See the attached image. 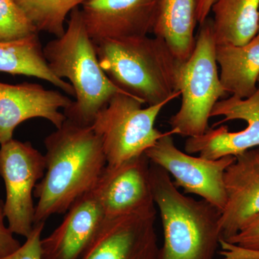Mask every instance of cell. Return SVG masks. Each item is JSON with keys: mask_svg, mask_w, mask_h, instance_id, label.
Segmentation results:
<instances>
[{"mask_svg": "<svg viewBox=\"0 0 259 259\" xmlns=\"http://www.w3.org/2000/svg\"><path fill=\"white\" fill-rule=\"evenodd\" d=\"M46 171L45 156L30 142L0 145V176L6 189L3 212L13 234L28 238L34 227V190Z\"/></svg>", "mask_w": 259, "mask_h": 259, "instance_id": "52a82bcc", "label": "cell"}, {"mask_svg": "<svg viewBox=\"0 0 259 259\" xmlns=\"http://www.w3.org/2000/svg\"><path fill=\"white\" fill-rule=\"evenodd\" d=\"M212 20L201 24L190 57L181 65L178 90L182 96L179 111L168 121L174 135L197 137L209 129L213 107L228 93L220 80Z\"/></svg>", "mask_w": 259, "mask_h": 259, "instance_id": "5b68a950", "label": "cell"}, {"mask_svg": "<svg viewBox=\"0 0 259 259\" xmlns=\"http://www.w3.org/2000/svg\"><path fill=\"white\" fill-rule=\"evenodd\" d=\"M44 54L51 71L59 79H69L74 88L76 100L64 113L66 119L78 125L92 126L98 112L112 97L125 93L102 69L79 8L70 13L64 35L48 42Z\"/></svg>", "mask_w": 259, "mask_h": 259, "instance_id": "3957f363", "label": "cell"}, {"mask_svg": "<svg viewBox=\"0 0 259 259\" xmlns=\"http://www.w3.org/2000/svg\"><path fill=\"white\" fill-rule=\"evenodd\" d=\"M72 102L60 92L46 90L39 83L0 81V145L13 139L15 128L30 119H46L59 128L66 120L60 110Z\"/></svg>", "mask_w": 259, "mask_h": 259, "instance_id": "7c38bea8", "label": "cell"}, {"mask_svg": "<svg viewBox=\"0 0 259 259\" xmlns=\"http://www.w3.org/2000/svg\"><path fill=\"white\" fill-rule=\"evenodd\" d=\"M173 135L171 131L166 132L145 154L172 175L177 187H182L185 193L199 196L222 212L227 203L225 171L236 156L211 160L191 156L177 148Z\"/></svg>", "mask_w": 259, "mask_h": 259, "instance_id": "ba28073f", "label": "cell"}, {"mask_svg": "<svg viewBox=\"0 0 259 259\" xmlns=\"http://www.w3.org/2000/svg\"><path fill=\"white\" fill-rule=\"evenodd\" d=\"M150 181L163 229L158 259H213L221 240V211L177 190L170 175L151 162Z\"/></svg>", "mask_w": 259, "mask_h": 259, "instance_id": "277c9868", "label": "cell"}, {"mask_svg": "<svg viewBox=\"0 0 259 259\" xmlns=\"http://www.w3.org/2000/svg\"><path fill=\"white\" fill-rule=\"evenodd\" d=\"M0 72L33 76L49 81L71 96L75 95L71 83L51 71L39 33L14 41H0Z\"/></svg>", "mask_w": 259, "mask_h": 259, "instance_id": "ac0fdd59", "label": "cell"}, {"mask_svg": "<svg viewBox=\"0 0 259 259\" xmlns=\"http://www.w3.org/2000/svg\"><path fill=\"white\" fill-rule=\"evenodd\" d=\"M169 102L143 108L144 102L128 94L112 97L92 125L101 140L107 166H117L144 154L166 134L155 127V122Z\"/></svg>", "mask_w": 259, "mask_h": 259, "instance_id": "8992f818", "label": "cell"}, {"mask_svg": "<svg viewBox=\"0 0 259 259\" xmlns=\"http://www.w3.org/2000/svg\"><path fill=\"white\" fill-rule=\"evenodd\" d=\"M37 33L14 0H0V41H14Z\"/></svg>", "mask_w": 259, "mask_h": 259, "instance_id": "7402d4cb", "label": "cell"}, {"mask_svg": "<svg viewBox=\"0 0 259 259\" xmlns=\"http://www.w3.org/2000/svg\"><path fill=\"white\" fill-rule=\"evenodd\" d=\"M3 204L4 202L0 199V258L11 254L21 245L9 228L5 226Z\"/></svg>", "mask_w": 259, "mask_h": 259, "instance_id": "cb8c5ba5", "label": "cell"}, {"mask_svg": "<svg viewBox=\"0 0 259 259\" xmlns=\"http://www.w3.org/2000/svg\"><path fill=\"white\" fill-rule=\"evenodd\" d=\"M102 69L121 91L148 106L180 96L182 63L160 38L145 36L95 42Z\"/></svg>", "mask_w": 259, "mask_h": 259, "instance_id": "7a4b0ae2", "label": "cell"}, {"mask_svg": "<svg viewBox=\"0 0 259 259\" xmlns=\"http://www.w3.org/2000/svg\"><path fill=\"white\" fill-rule=\"evenodd\" d=\"M161 0H88L81 10L94 42L153 32Z\"/></svg>", "mask_w": 259, "mask_h": 259, "instance_id": "8fae6325", "label": "cell"}, {"mask_svg": "<svg viewBox=\"0 0 259 259\" xmlns=\"http://www.w3.org/2000/svg\"><path fill=\"white\" fill-rule=\"evenodd\" d=\"M44 145L46 171L34 190L37 199L34 226L67 212L95 188L107 166L101 140L92 126L66 119Z\"/></svg>", "mask_w": 259, "mask_h": 259, "instance_id": "6da1fadb", "label": "cell"}, {"mask_svg": "<svg viewBox=\"0 0 259 259\" xmlns=\"http://www.w3.org/2000/svg\"><path fill=\"white\" fill-rule=\"evenodd\" d=\"M220 80L228 95L246 99L258 88L259 32L243 46L216 45Z\"/></svg>", "mask_w": 259, "mask_h": 259, "instance_id": "2e32d148", "label": "cell"}, {"mask_svg": "<svg viewBox=\"0 0 259 259\" xmlns=\"http://www.w3.org/2000/svg\"><path fill=\"white\" fill-rule=\"evenodd\" d=\"M223 116L213 127L228 121L241 120L247 122L245 129L229 132L227 126L209 128L202 136L189 137L185 150L189 154L198 153L200 157L216 160L225 156H236L259 146V78L258 88L246 99L231 96L219 100L213 107L210 117Z\"/></svg>", "mask_w": 259, "mask_h": 259, "instance_id": "9c48e42d", "label": "cell"}, {"mask_svg": "<svg viewBox=\"0 0 259 259\" xmlns=\"http://www.w3.org/2000/svg\"><path fill=\"white\" fill-rule=\"evenodd\" d=\"M149 161L141 155L115 166H107L94 189L107 218L155 207Z\"/></svg>", "mask_w": 259, "mask_h": 259, "instance_id": "4fadbf2b", "label": "cell"}, {"mask_svg": "<svg viewBox=\"0 0 259 259\" xmlns=\"http://www.w3.org/2000/svg\"><path fill=\"white\" fill-rule=\"evenodd\" d=\"M216 0H196L197 23L202 24L208 18L213 4Z\"/></svg>", "mask_w": 259, "mask_h": 259, "instance_id": "d4e9b609", "label": "cell"}, {"mask_svg": "<svg viewBox=\"0 0 259 259\" xmlns=\"http://www.w3.org/2000/svg\"><path fill=\"white\" fill-rule=\"evenodd\" d=\"M155 207L110 218L81 259H158Z\"/></svg>", "mask_w": 259, "mask_h": 259, "instance_id": "30bf717a", "label": "cell"}, {"mask_svg": "<svg viewBox=\"0 0 259 259\" xmlns=\"http://www.w3.org/2000/svg\"><path fill=\"white\" fill-rule=\"evenodd\" d=\"M45 223L35 224L26 241L11 254L0 259H42V233Z\"/></svg>", "mask_w": 259, "mask_h": 259, "instance_id": "603a6c76", "label": "cell"}, {"mask_svg": "<svg viewBox=\"0 0 259 259\" xmlns=\"http://www.w3.org/2000/svg\"><path fill=\"white\" fill-rule=\"evenodd\" d=\"M227 203L221 212V240L236 235L259 214V146L236 156L224 175Z\"/></svg>", "mask_w": 259, "mask_h": 259, "instance_id": "9a60e30c", "label": "cell"}, {"mask_svg": "<svg viewBox=\"0 0 259 259\" xmlns=\"http://www.w3.org/2000/svg\"><path fill=\"white\" fill-rule=\"evenodd\" d=\"M220 246L223 259H259V214Z\"/></svg>", "mask_w": 259, "mask_h": 259, "instance_id": "44dd1931", "label": "cell"}, {"mask_svg": "<svg viewBox=\"0 0 259 259\" xmlns=\"http://www.w3.org/2000/svg\"><path fill=\"white\" fill-rule=\"evenodd\" d=\"M196 0H161L153 32L163 39L181 62L193 52L197 25Z\"/></svg>", "mask_w": 259, "mask_h": 259, "instance_id": "e0dca14e", "label": "cell"}, {"mask_svg": "<svg viewBox=\"0 0 259 259\" xmlns=\"http://www.w3.org/2000/svg\"><path fill=\"white\" fill-rule=\"evenodd\" d=\"M107 218L92 190L66 212L60 226L41 240L42 259H81Z\"/></svg>", "mask_w": 259, "mask_h": 259, "instance_id": "5bb4252c", "label": "cell"}, {"mask_svg": "<svg viewBox=\"0 0 259 259\" xmlns=\"http://www.w3.org/2000/svg\"><path fill=\"white\" fill-rule=\"evenodd\" d=\"M211 11L216 45H245L258 34L259 0H216Z\"/></svg>", "mask_w": 259, "mask_h": 259, "instance_id": "d6986e66", "label": "cell"}, {"mask_svg": "<svg viewBox=\"0 0 259 259\" xmlns=\"http://www.w3.org/2000/svg\"><path fill=\"white\" fill-rule=\"evenodd\" d=\"M37 32L64 35L66 17L88 0H14Z\"/></svg>", "mask_w": 259, "mask_h": 259, "instance_id": "ffe728a7", "label": "cell"}, {"mask_svg": "<svg viewBox=\"0 0 259 259\" xmlns=\"http://www.w3.org/2000/svg\"><path fill=\"white\" fill-rule=\"evenodd\" d=\"M258 32H259V30H258Z\"/></svg>", "mask_w": 259, "mask_h": 259, "instance_id": "484cf974", "label": "cell"}]
</instances>
